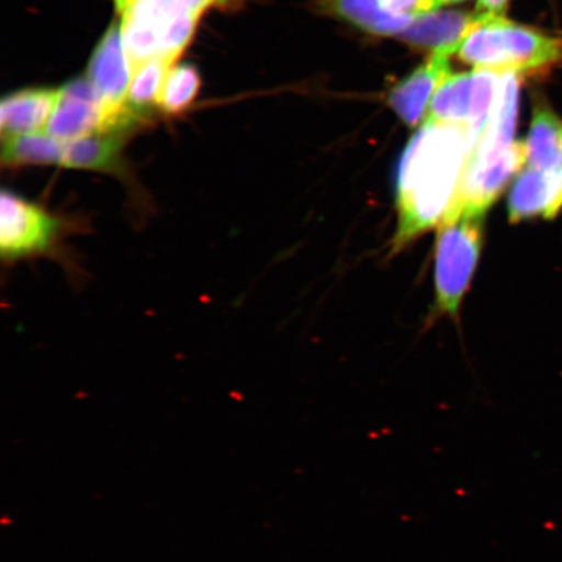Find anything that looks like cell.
<instances>
[{
	"mask_svg": "<svg viewBox=\"0 0 562 562\" xmlns=\"http://www.w3.org/2000/svg\"><path fill=\"white\" fill-rule=\"evenodd\" d=\"M382 4L395 15L413 19L427 15L440 7L439 0H382Z\"/></svg>",
	"mask_w": 562,
	"mask_h": 562,
	"instance_id": "obj_19",
	"label": "cell"
},
{
	"mask_svg": "<svg viewBox=\"0 0 562 562\" xmlns=\"http://www.w3.org/2000/svg\"><path fill=\"white\" fill-rule=\"evenodd\" d=\"M126 136L119 133H95L70 143H63L59 167L74 170L111 173L122 179L130 187V194L135 195L136 205L147 206L143 191L131 180L123 160V147Z\"/></svg>",
	"mask_w": 562,
	"mask_h": 562,
	"instance_id": "obj_8",
	"label": "cell"
},
{
	"mask_svg": "<svg viewBox=\"0 0 562 562\" xmlns=\"http://www.w3.org/2000/svg\"><path fill=\"white\" fill-rule=\"evenodd\" d=\"M119 13H123L133 3V0H115Z\"/></svg>",
	"mask_w": 562,
	"mask_h": 562,
	"instance_id": "obj_22",
	"label": "cell"
},
{
	"mask_svg": "<svg viewBox=\"0 0 562 562\" xmlns=\"http://www.w3.org/2000/svg\"><path fill=\"white\" fill-rule=\"evenodd\" d=\"M474 147L465 126L424 121L400 160L395 249L446 220Z\"/></svg>",
	"mask_w": 562,
	"mask_h": 562,
	"instance_id": "obj_1",
	"label": "cell"
},
{
	"mask_svg": "<svg viewBox=\"0 0 562 562\" xmlns=\"http://www.w3.org/2000/svg\"><path fill=\"white\" fill-rule=\"evenodd\" d=\"M476 15L467 12H430L413 20L402 38L417 48L451 55L472 26Z\"/></svg>",
	"mask_w": 562,
	"mask_h": 562,
	"instance_id": "obj_12",
	"label": "cell"
},
{
	"mask_svg": "<svg viewBox=\"0 0 562 562\" xmlns=\"http://www.w3.org/2000/svg\"><path fill=\"white\" fill-rule=\"evenodd\" d=\"M59 90L25 89L7 95L0 104L2 136L31 135L47 128L53 116Z\"/></svg>",
	"mask_w": 562,
	"mask_h": 562,
	"instance_id": "obj_11",
	"label": "cell"
},
{
	"mask_svg": "<svg viewBox=\"0 0 562 562\" xmlns=\"http://www.w3.org/2000/svg\"><path fill=\"white\" fill-rule=\"evenodd\" d=\"M316 4L326 15L341 19L358 30L375 35L402 34L414 20L386 11L382 0H318Z\"/></svg>",
	"mask_w": 562,
	"mask_h": 562,
	"instance_id": "obj_13",
	"label": "cell"
},
{
	"mask_svg": "<svg viewBox=\"0 0 562 562\" xmlns=\"http://www.w3.org/2000/svg\"><path fill=\"white\" fill-rule=\"evenodd\" d=\"M199 20L200 16L188 12L168 20L160 31L158 56L175 63L193 38Z\"/></svg>",
	"mask_w": 562,
	"mask_h": 562,
	"instance_id": "obj_18",
	"label": "cell"
},
{
	"mask_svg": "<svg viewBox=\"0 0 562 562\" xmlns=\"http://www.w3.org/2000/svg\"><path fill=\"white\" fill-rule=\"evenodd\" d=\"M231 2L232 0H182V5H184L187 12L201 18L203 12L213 9V7L220 9V7H227Z\"/></svg>",
	"mask_w": 562,
	"mask_h": 562,
	"instance_id": "obj_20",
	"label": "cell"
},
{
	"mask_svg": "<svg viewBox=\"0 0 562 562\" xmlns=\"http://www.w3.org/2000/svg\"><path fill=\"white\" fill-rule=\"evenodd\" d=\"M447 54L435 53L424 65L391 90L389 104L407 125H417L449 72Z\"/></svg>",
	"mask_w": 562,
	"mask_h": 562,
	"instance_id": "obj_10",
	"label": "cell"
},
{
	"mask_svg": "<svg viewBox=\"0 0 562 562\" xmlns=\"http://www.w3.org/2000/svg\"><path fill=\"white\" fill-rule=\"evenodd\" d=\"M481 216L457 214L440 224L437 243V304L440 313L456 315L480 261Z\"/></svg>",
	"mask_w": 562,
	"mask_h": 562,
	"instance_id": "obj_4",
	"label": "cell"
},
{
	"mask_svg": "<svg viewBox=\"0 0 562 562\" xmlns=\"http://www.w3.org/2000/svg\"><path fill=\"white\" fill-rule=\"evenodd\" d=\"M88 79L102 100L101 132L108 131L126 104L132 69L124 50L122 27L112 23L91 56Z\"/></svg>",
	"mask_w": 562,
	"mask_h": 562,
	"instance_id": "obj_6",
	"label": "cell"
},
{
	"mask_svg": "<svg viewBox=\"0 0 562 562\" xmlns=\"http://www.w3.org/2000/svg\"><path fill=\"white\" fill-rule=\"evenodd\" d=\"M457 55L475 69L533 75L562 61V40L503 15L476 13Z\"/></svg>",
	"mask_w": 562,
	"mask_h": 562,
	"instance_id": "obj_2",
	"label": "cell"
},
{
	"mask_svg": "<svg viewBox=\"0 0 562 562\" xmlns=\"http://www.w3.org/2000/svg\"><path fill=\"white\" fill-rule=\"evenodd\" d=\"M502 81V74L487 69L449 74L434 94L425 121L465 126L475 146L494 114Z\"/></svg>",
	"mask_w": 562,
	"mask_h": 562,
	"instance_id": "obj_5",
	"label": "cell"
},
{
	"mask_svg": "<svg viewBox=\"0 0 562 562\" xmlns=\"http://www.w3.org/2000/svg\"><path fill=\"white\" fill-rule=\"evenodd\" d=\"M173 61L156 56L132 70L126 104L147 115L150 105L157 104Z\"/></svg>",
	"mask_w": 562,
	"mask_h": 562,
	"instance_id": "obj_16",
	"label": "cell"
},
{
	"mask_svg": "<svg viewBox=\"0 0 562 562\" xmlns=\"http://www.w3.org/2000/svg\"><path fill=\"white\" fill-rule=\"evenodd\" d=\"M562 209V170L525 167L512 187L508 202L512 223L551 220Z\"/></svg>",
	"mask_w": 562,
	"mask_h": 562,
	"instance_id": "obj_9",
	"label": "cell"
},
{
	"mask_svg": "<svg viewBox=\"0 0 562 562\" xmlns=\"http://www.w3.org/2000/svg\"><path fill=\"white\" fill-rule=\"evenodd\" d=\"M508 3L509 0H477V9L490 15H503Z\"/></svg>",
	"mask_w": 562,
	"mask_h": 562,
	"instance_id": "obj_21",
	"label": "cell"
},
{
	"mask_svg": "<svg viewBox=\"0 0 562 562\" xmlns=\"http://www.w3.org/2000/svg\"><path fill=\"white\" fill-rule=\"evenodd\" d=\"M102 100L89 79H75L59 90L58 102L46 133L60 143L101 132Z\"/></svg>",
	"mask_w": 562,
	"mask_h": 562,
	"instance_id": "obj_7",
	"label": "cell"
},
{
	"mask_svg": "<svg viewBox=\"0 0 562 562\" xmlns=\"http://www.w3.org/2000/svg\"><path fill=\"white\" fill-rule=\"evenodd\" d=\"M81 229L75 217L24 195L4 189L0 196V256L5 265L56 257L67 238Z\"/></svg>",
	"mask_w": 562,
	"mask_h": 562,
	"instance_id": "obj_3",
	"label": "cell"
},
{
	"mask_svg": "<svg viewBox=\"0 0 562 562\" xmlns=\"http://www.w3.org/2000/svg\"><path fill=\"white\" fill-rule=\"evenodd\" d=\"M63 143L47 133L3 138L4 167L59 166Z\"/></svg>",
	"mask_w": 562,
	"mask_h": 562,
	"instance_id": "obj_15",
	"label": "cell"
},
{
	"mask_svg": "<svg viewBox=\"0 0 562 562\" xmlns=\"http://www.w3.org/2000/svg\"><path fill=\"white\" fill-rule=\"evenodd\" d=\"M460 2H463V0H439L440 7L446 5V4L460 3Z\"/></svg>",
	"mask_w": 562,
	"mask_h": 562,
	"instance_id": "obj_23",
	"label": "cell"
},
{
	"mask_svg": "<svg viewBox=\"0 0 562 562\" xmlns=\"http://www.w3.org/2000/svg\"><path fill=\"white\" fill-rule=\"evenodd\" d=\"M201 79L193 65H181L170 70L158 100V108L167 115H179L199 95Z\"/></svg>",
	"mask_w": 562,
	"mask_h": 562,
	"instance_id": "obj_17",
	"label": "cell"
},
{
	"mask_svg": "<svg viewBox=\"0 0 562 562\" xmlns=\"http://www.w3.org/2000/svg\"><path fill=\"white\" fill-rule=\"evenodd\" d=\"M526 144V166L537 170H562V122L538 105Z\"/></svg>",
	"mask_w": 562,
	"mask_h": 562,
	"instance_id": "obj_14",
	"label": "cell"
}]
</instances>
